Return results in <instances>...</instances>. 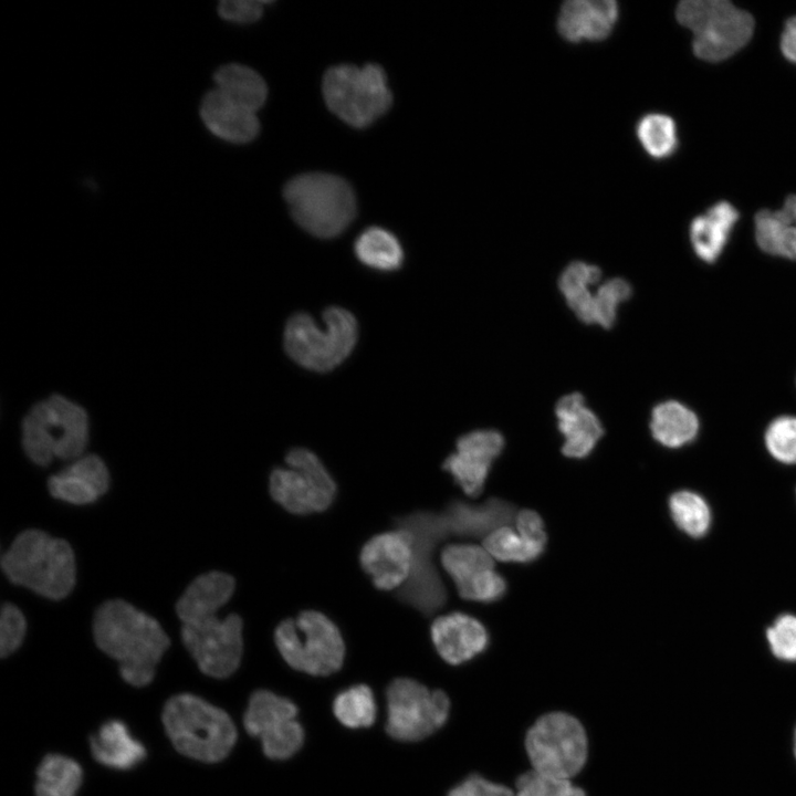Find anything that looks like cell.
<instances>
[{
	"instance_id": "1",
	"label": "cell",
	"mask_w": 796,
	"mask_h": 796,
	"mask_svg": "<svg viewBox=\"0 0 796 796\" xmlns=\"http://www.w3.org/2000/svg\"><path fill=\"white\" fill-rule=\"evenodd\" d=\"M93 635L97 647L118 662L122 678L134 687L151 682L170 643L155 618L122 599L97 608Z\"/></svg>"
},
{
	"instance_id": "2",
	"label": "cell",
	"mask_w": 796,
	"mask_h": 796,
	"mask_svg": "<svg viewBox=\"0 0 796 796\" xmlns=\"http://www.w3.org/2000/svg\"><path fill=\"white\" fill-rule=\"evenodd\" d=\"M8 579L50 598L66 597L75 585V558L71 545L40 530H25L1 557Z\"/></svg>"
},
{
	"instance_id": "3",
	"label": "cell",
	"mask_w": 796,
	"mask_h": 796,
	"mask_svg": "<svg viewBox=\"0 0 796 796\" xmlns=\"http://www.w3.org/2000/svg\"><path fill=\"white\" fill-rule=\"evenodd\" d=\"M88 433L86 410L62 395H51L34 404L21 422L23 451L40 467L54 459L73 461L84 455Z\"/></svg>"
},
{
	"instance_id": "4",
	"label": "cell",
	"mask_w": 796,
	"mask_h": 796,
	"mask_svg": "<svg viewBox=\"0 0 796 796\" xmlns=\"http://www.w3.org/2000/svg\"><path fill=\"white\" fill-rule=\"evenodd\" d=\"M161 719L174 747L197 761H222L237 741V730L231 718L193 694L181 693L170 698L164 706Z\"/></svg>"
},
{
	"instance_id": "5",
	"label": "cell",
	"mask_w": 796,
	"mask_h": 796,
	"mask_svg": "<svg viewBox=\"0 0 796 796\" xmlns=\"http://www.w3.org/2000/svg\"><path fill=\"white\" fill-rule=\"evenodd\" d=\"M283 195L293 219L318 238L338 235L356 213L354 191L338 176L325 172L296 176L285 185Z\"/></svg>"
},
{
	"instance_id": "6",
	"label": "cell",
	"mask_w": 796,
	"mask_h": 796,
	"mask_svg": "<svg viewBox=\"0 0 796 796\" xmlns=\"http://www.w3.org/2000/svg\"><path fill=\"white\" fill-rule=\"evenodd\" d=\"M324 327L317 326L306 313L292 315L284 329V348L302 367L314 371H329L352 353L358 337L355 316L339 306L323 313Z\"/></svg>"
},
{
	"instance_id": "7",
	"label": "cell",
	"mask_w": 796,
	"mask_h": 796,
	"mask_svg": "<svg viewBox=\"0 0 796 796\" xmlns=\"http://www.w3.org/2000/svg\"><path fill=\"white\" fill-rule=\"evenodd\" d=\"M524 747L532 769L564 779L584 769L589 753L583 723L565 711L538 716L525 733Z\"/></svg>"
},
{
	"instance_id": "8",
	"label": "cell",
	"mask_w": 796,
	"mask_h": 796,
	"mask_svg": "<svg viewBox=\"0 0 796 796\" xmlns=\"http://www.w3.org/2000/svg\"><path fill=\"white\" fill-rule=\"evenodd\" d=\"M275 645L289 666L312 675L341 669L345 645L336 625L316 610L283 620L274 632Z\"/></svg>"
},
{
	"instance_id": "9",
	"label": "cell",
	"mask_w": 796,
	"mask_h": 796,
	"mask_svg": "<svg viewBox=\"0 0 796 796\" xmlns=\"http://www.w3.org/2000/svg\"><path fill=\"white\" fill-rule=\"evenodd\" d=\"M323 96L328 108L345 123L363 128L385 114L392 96L387 76L378 64L362 67L341 64L323 77Z\"/></svg>"
},
{
	"instance_id": "10",
	"label": "cell",
	"mask_w": 796,
	"mask_h": 796,
	"mask_svg": "<svg viewBox=\"0 0 796 796\" xmlns=\"http://www.w3.org/2000/svg\"><path fill=\"white\" fill-rule=\"evenodd\" d=\"M677 19L693 33V51L710 62L722 61L751 39L754 20L750 13L726 0H684Z\"/></svg>"
},
{
	"instance_id": "11",
	"label": "cell",
	"mask_w": 796,
	"mask_h": 796,
	"mask_svg": "<svg viewBox=\"0 0 796 796\" xmlns=\"http://www.w3.org/2000/svg\"><path fill=\"white\" fill-rule=\"evenodd\" d=\"M413 537L416 563L408 582L398 590L399 598L421 611L431 615L447 599L446 588L432 564L436 545L448 535H454L446 511L441 513L416 512L396 522Z\"/></svg>"
},
{
	"instance_id": "12",
	"label": "cell",
	"mask_w": 796,
	"mask_h": 796,
	"mask_svg": "<svg viewBox=\"0 0 796 796\" xmlns=\"http://www.w3.org/2000/svg\"><path fill=\"white\" fill-rule=\"evenodd\" d=\"M287 468L270 475V493L275 502L293 514L325 511L336 495V483L318 459L304 448H294L285 457Z\"/></svg>"
},
{
	"instance_id": "13",
	"label": "cell",
	"mask_w": 796,
	"mask_h": 796,
	"mask_svg": "<svg viewBox=\"0 0 796 796\" xmlns=\"http://www.w3.org/2000/svg\"><path fill=\"white\" fill-rule=\"evenodd\" d=\"M387 733L399 741H419L448 720L450 700L442 690H429L420 682L398 678L386 692Z\"/></svg>"
},
{
	"instance_id": "14",
	"label": "cell",
	"mask_w": 796,
	"mask_h": 796,
	"mask_svg": "<svg viewBox=\"0 0 796 796\" xmlns=\"http://www.w3.org/2000/svg\"><path fill=\"white\" fill-rule=\"evenodd\" d=\"M243 622L239 615L217 616L195 624H182L181 639L205 674L222 679L239 667L242 651Z\"/></svg>"
},
{
	"instance_id": "15",
	"label": "cell",
	"mask_w": 796,
	"mask_h": 796,
	"mask_svg": "<svg viewBox=\"0 0 796 796\" xmlns=\"http://www.w3.org/2000/svg\"><path fill=\"white\" fill-rule=\"evenodd\" d=\"M296 715L297 708L289 699L258 690L250 696L243 725L250 735L260 739L268 757L284 760L303 744L304 731Z\"/></svg>"
},
{
	"instance_id": "16",
	"label": "cell",
	"mask_w": 796,
	"mask_h": 796,
	"mask_svg": "<svg viewBox=\"0 0 796 796\" xmlns=\"http://www.w3.org/2000/svg\"><path fill=\"white\" fill-rule=\"evenodd\" d=\"M359 559L363 569L378 589H400L415 567L413 537L400 527L377 534L365 543Z\"/></svg>"
},
{
	"instance_id": "17",
	"label": "cell",
	"mask_w": 796,
	"mask_h": 796,
	"mask_svg": "<svg viewBox=\"0 0 796 796\" xmlns=\"http://www.w3.org/2000/svg\"><path fill=\"white\" fill-rule=\"evenodd\" d=\"M504 448L503 436L495 430H475L461 436L443 462L454 482L471 498L480 495L485 486L493 461Z\"/></svg>"
},
{
	"instance_id": "18",
	"label": "cell",
	"mask_w": 796,
	"mask_h": 796,
	"mask_svg": "<svg viewBox=\"0 0 796 796\" xmlns=\"http://www.w3.org/2000/svg\"><path fill=\"white\" fill-rule=\"evenodd\" d=\"M430 631L439 656L454 666L484 652L490 643L484 625L463 612L455 611L436 618Z\"/></svg>"
},
{
	"instance_id": "19",
	"label": "cell",
	"mask_w": 796,
	"mask_h": 796,
	"mask_svg": "<svg viewBox=\"0 0 796 796\" xmlns=\"http://www.w3.org/2000/svg\"><path fill=\"white\" fill-rule=\"evenodd\" d=\"M108 485V470L96 454H84L73 460L48 481L53 498L77 505L96 501Z\"/></svg>"
},
{
	"instance_id": "20",
	"label": "cell",
	"mask_w": 796,
	"mask_h": 796,
	"mask_svg": "<svg viewBox=\"0 0 796 796\" xmlns=\"http://www.w3.org/2000/svg\"><path fill=\"white\" fill-rule=\"evenodd\" d=\"M558 430L564 437L562 452L567 458L584 459L594 450L604 430L600 420L585 405L584 397L573 392L556 405Z\"/></svg>"
},
{
	"instance_id": "21",
	"label": "cell",
	"mask_w": 796,
	"mask_h": 796,
	"mask_svg": "<svg viewBox=\"0 0 796 796\" xmlns=\"http://www.w3.org/2000/svg\"><path fill=\"white\" fill-rule=\"evenodd\" d=\"M200 117L210 133L229 143H249L259 133L256 113L238 105L216 88L202 98Z\"/></svg>"
},
{
	"instance_id": "22",
	"label": "cell",
	"mask_w": 796,
	"mask_h": 796,
	"mask_svg": "<svg viewBox=\"0 0 796 796\" xmlns=\"http://www.w3.org/2000/svg\"><path fill=\"white\" fill-rule=\"evenodd\" d=\"M618 7L612 0H570L558 15V31L567 40H600L607 36L617 19Z\"/></svg>"
},
{
	"instance_id": "23",
	"label": "cell",
	"mask_w": 796,
	"mask_h": 796,
	"mask_svg": "<svg viewBox=\"0 0 796 796\" xmlns=\"http://www.w3.org/2000/svg\"><path fill=\"white\" fill-rule=\"evenodd\" d=\"M235 588L234 578L222 572H209L195 578L176 604L182 624H195L216 616L229 601Z\"/></svg>"
},
{
	"instance_id": "24",
	"label": "cell",
	"mask_w": 796,
	"mask_h": 796,
	"mask_svg": "<svg viewBox=\"0 0 796 796\" xmlns=\"http://www.w3.org/2000/svg\"><path fill=\"white\" fill-rule=\"evenodd\" d=\"M93 757L114 769H130L146 756L144 745L135 740L127 725L119 720L105 722L90 737Z\"/></svg>"
},
{
	"instance_id": "25",
	"label": "cell",
	"mask_w": 796,
	"mask_h": 796,
	"mask_svg": "<svg viewBox=\"0 0 796 796\" xmlns=\"http://www.w3.org/2000/svg\"><path fill=\"white\" fill-rule=\"evenodd\" d=\"M758 247L773 255L796 260V195L779 210H761L755 217Z\"/></svg>"
},
{
	"instance_id": "26",
	"label": "cell",
	"mask_w": 796,
	"mask_h": 796,
	"mask_svg": "<svg viewBox=\"0 0 796 796\" xmlns=\"http://www.w3.org/2000/svg\"><path fill=\"white\" fill-rule=\"evenodd\" d=\"M737 218V210L726 201L715 203L704 214L696 217L690 227L691 243L696 255L705 262L715 261Z\"/></svg>"
},
{
	"instance_id": "27",
	"label": "cell",
	"mask_w": 796,
	"mask_h": 796,
	"mask_svg": "<svg viewBox=\"0 0 796 796\" xmlns=\"http://www.w3.org/2000/svg\"><path fill=\"white\" fill-rule=\"evenodd\" d=\"M216 90L238 105L254 113L266 100L264 80L254 70L237 63L219 67L214 75Z\"/></svg>"
},
{
	"instance_id": "28",
	"label": "cell",
	"mask_w": 796,
	"mask_h": 796,
	"mask_svg": "<svg viewBox=\"0 0 796 796\" xmlns=\"http://www.w3.org/2000/svg\"><path fill=\"white\" fill-rule=\"evenodd\" d=\"M650 429L653 438L667 448H680L698 434L699 420L693 411L673 400L652 410Z\"/></svg>"
},
{
	"instance_id": "29",
	"label": "cell",
	"mask_w": 796,
	"mask_h": 796,
	"mask_svg": "<svg viewBox=\"0 0 796 796\" xmlns=\"http://www.w3.org/2000/svg\"><path fill=\"white\" fill-rule=\"evenodd\" d=\"M601 276L598 266L584 262H573L566 266L558 279V286L577 318L594 324V293L589 286Z\"/></svg>"
},
{
	"instance_id": "30",
	"label": "cell",
	"mask_w": 796,
	"mask_h": 796,
	"mask_svg": "<svg viewBox=\"0 0 796 796\" xmlns=\"http://www.w3.org/2000/svg\"><path fill=\"white\" fill-rule=\"evenodd\" d=\"M354 251L363 264L378 271H395L404 261L399 240L390 231L379 227L364 230L354 243Z\"/></svg>"
},
{
	"instance_id": "31",
	"label": "cell",
	"mask_w": 796,
	"mask_h": 796,
	"mask_svg": "<svg viewBox=\"0 0 796 796\" xmlns=\"http://www.w3.org/2000/svg\"><path fill=\"white\" fill-rule=\"evenodd\" d=\"M82 783V768L72 758L48 754L36 769V796H76Z\"/></svg>"
},
{
	"instance_id": "32",
	"label": "cell",
	"mask_w": 796,
	"mask_h": 796,
	"mask_svg": "<svg viewBox=\"0 0 796 796\" xmlns=\"http://www.w3.org/2000/svg\"><path fill=\"white\" fill-rule=\"evenodd\" d=\"M441 564L452 578L455 587L467 583L480 573L493 569V557L474 544H450L441 553Z\"/></svg>"
},
{
	"instance_id": "33",
	"label": "cell",
	"mask_w": 796,
	"mask_h": 796,
	"mask_svg": "<svg viewBox=\"0 0 796 796\" xmlns=\"http://www.w3.org/2000/svg\"><path fill=\"white\" fill-rule=\"evenodd\" d=\"M669 511L672 521L687 535L699 538L704 536L711 524V511L706 501L695 492L681 490L669 498Z\"/></svg>"
},
{
	"instance_id": "34",
	"label": "cell",
	"mask_w": 796,
	"mask_h": 796,
	"mask_svg": "<svg viewBox=\"0 0 796 796\" xmlns=\"http://www.w3.org/2000/svg\"><path fill=\"white\" fill-rule=\"evenodd\" d=\"M483 547L498 561L525 564L538 559L546 546L532 543L513 528L502 526L485 536Z\"/></svg>"
},
{
	"instance_id": "35",
	"label": "cell",
	"mask_w": 796,
	"mask_h": 796,
	"mask_svg": "<svg viewBox=\"0 0 796 796\" xmlns=\"http://www.w3.org/2000/svg\"><path fill=\"white\" fill-rule=\"evenodd\" d=\"M333 711L337 720L347 727L370 726L376 718L371 690L365 684H357L342 691L334 700Z\"/></svg>"
},
{
	"instance_id": "36",
	"label": "cell",
	"mask_w": 796,
	"mask_h": 796,
	"mask_svg": "<svg viewBox=\"0 0 796 796\" xmlns=\"http://www.w3.org/2000/svg\"><path fill=\"white\" fill-rule=\"evenodd\" d=\"M638 138L652 157L664 158L677 147V129L671 117L662 114H649L641 118L637 127Z\"/></svg>"
},
{
	"instance_id": "37",
	"label": "cell",
	"mask_w": 796,
	"mask_h": 796,
	"mask_svg": "<svg viewBox=\"0 0 796 796\" xmlns=\"http://www.w3.org/2000/svg\"><path fill=\"white\" fill-rule=\"evenodd\" d=\"M514 786V796H584V789L572 779L547 776L532 768L522 773Z\"/></svg>"
},
{
	"instance_id": "38",
	"label": "cell",
	"mask_w": 796,
	"mask_h": 796,
	"mask_svg": "<svg viewBox=\"0 0 796 796\" xmlns=\"http://www.w3.org/2000/svg\"><path fill=\"white\" fill-rule=\"evenodd\" d=\"M631 295L630 284L619 277L603 283L594 293V324L610 328L617 317L620 303Z\"/></svg>"
},
{
	"instance_id": "39",
	"label": "cell",
	"mask_w": 796,
	"mask_h": 796,
	"mask_svg": "<svg viewBox=\"0 0 796 796\" xmlns=\"http://www.w3.org/2000/svg\"><path fill=\"white\" fill-rule=\"evenodd\" d=\"M765 444L777 461L796 463V417L783 416L772 421L765 432Z\"/></svg>"
},
{
	"instance_id": "40",
	"label": "cell",
	"mask_w": 796,
	"mask_h": 796,
	"mask_svg": "<svg viewBox=\"0 0 796 796\" xmlns=\"http://www.w3.org/2000/svg\"><path fill=\"white\" fill-rule=\"evenodd\" d=\"M459 595L467 600L494 603L503 598L507 590L505 579L495 572L488 569L467 583L457 587Z\"/></svg>"
},
{
	"instance_id": "41",
	"label": "cell",
	"mask_w": 796,
	"mask_h": 796,
	"mask_svg": "<svg viewBox=\"0 0 796 796\" xmlns=\"http://www.w3.org/2000/svg\"><path fill=\"white\" fill-rule=\"evenodd\" d=\"M772 653L779 660L796 662V616H779L766 630Z\"/></svg>"
},
{
	"instance_id": "42",
	"label": "cell",
	"mask_w": 796,
	"mask_h": 796,
	"mask_svg": "<svg viewBox=\"0 0 796 796\" xmlns=\"http://www.w3.org/2000/svg\"><path fill=\"white\" fill-rule=\"evenodd\" d=\"M27 622L22 611L11 603H4L0 612V654L13 653L22 643Z\"/></svg>"
},
{
	"instance_id": "43",
	"label": "cell",
	"mask_w": 796,
	"mask_h": 796,
	"mask_svg": "<svg viewBox=\"0 0 796 796\" xmlns=\"http://www.w3.org/2000/svg\"><path fill=\"white\" fill-rule=\"evenodd\" d=\"M448 796H514V789L474 774L454 786Z\"/></svg>"
},
{
	"instance_id": "44",
	"label": "cell",
	"mask_w": 796,
	"mask_h": 796,
	"mask_svg": "<svg viewBox=\"0 0 796 796\" xmlns=\"http://www.w3.org/2000/svg\"><path fill=\"white\" fill-rule=\"evenodd\" d=\"M263 7V1L223 0L219 3L218 12L221 18L228 21L237 23H251L262 15Z\"/></svg>"
},
{
	"instance_id": "45",
	"label": "cell",
	"mask_w": 796,
	"mask_h": 796,
	"mask_svg": "<svg viewBox=\"0 0 796 796\" xmlns=\"http://www.w3.org/2000/svg\"><path fill=\"white\" fill-rule=\"evenodd\" d=\"M515 524L517 532L525 540L546 546L547 535L541 515L533 510H522L516 513Z\"/></svg>"
},
{
	"instance_id": "46",
	"label": "cell",
	"mask_w": 796,
	"mask_h": 796,
	"mask_svg": "<svg viewBox=\"0 0 796 796\" xmlns=\"http://www.w3.org/2000/svg\"><path fill=\"white\" fill-rule=\"evenodd\" d=\"M781 50L786 59L796 63V17L786 22L781 38Z\"/></svg>"
},
{
	"instance_id": "47",
	"label": "cell",
	"mask_w": 796,
	"mask_h": 796,
	"mask_svg": "<svg viewBox=\"0 0 796 796\" xmlns=\"http://www.w3.org/2000/svg\"><path fill=\"white\" fill-rule=\"evenodd\" d=\"M794 754L796 757V727H795V732H794Z\"/></svg>"
}]
</instances>
